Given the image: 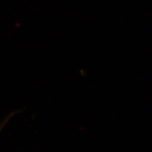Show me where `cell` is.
Masks as SVG:
<instances>
[{
    "label": "cell",
    "mask_w": 152,
    "mask_h": 152,
    "mask_svg": "<svg viewBox=\"0 0 152 152\" xmlns=\"http://www.w3.org/2000/svg\"><path fill=\"white\" fill-rule=\"evenodd\" d=\"M16 113H18V112H12V113H11L8 117L6 118V119L4 120V121L3 122L1 123V124H0V132H1V130H2L4 127L6 125H7V123L9 122V120H10L11 118H12L14 117V115H15V114H16Z\"/></svg>",
    "instance_id": "6da1fadb"
}]
</instances>
